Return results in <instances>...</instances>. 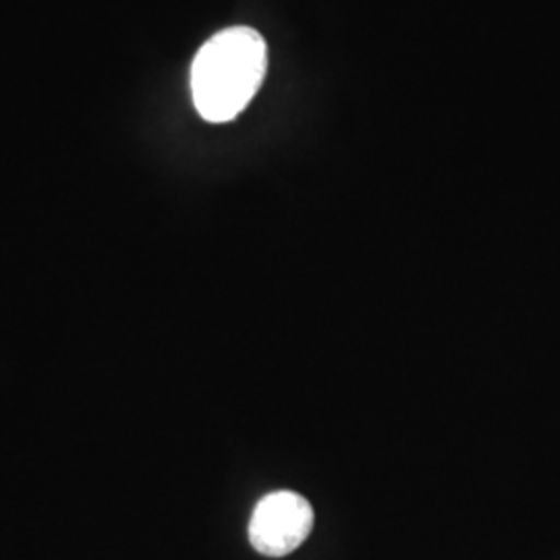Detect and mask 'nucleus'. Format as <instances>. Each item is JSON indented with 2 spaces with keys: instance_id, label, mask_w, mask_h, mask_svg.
<instances>
[{
  "instance_id": "obj_1",
  "label": "nucleus",
  "mask_w": 560,
  "mask_h": 560,
  "mask_svg": "<svg viewBox=\"0 0 560 560\" xmlns=\"http://www.w3.org/2000/svg\"><path fill=\"white\" fill-rule=\"evenodd\" d=\"M268 50L252 27H229L206 42L191 65V94L201 119L226 122L260 90Z\"/></svg>"
},
{
  "instance_id": "obj_2",
  "label": "nucleus",
  "mask_w": 560,
  "mask_h": 560,
  "mask_svg": "<svg viewBox=\"0 0 560 560\" xmlns=\"http://www.w3.org/2000/svg\"><path fill=\"white\" fill-rule=\"evenodd\" d=\"M312 527V504L298 492L280 490L256 504L249 521V541L264 557L280 559L298 550Z\"/></svg>"
}]
</instances>
